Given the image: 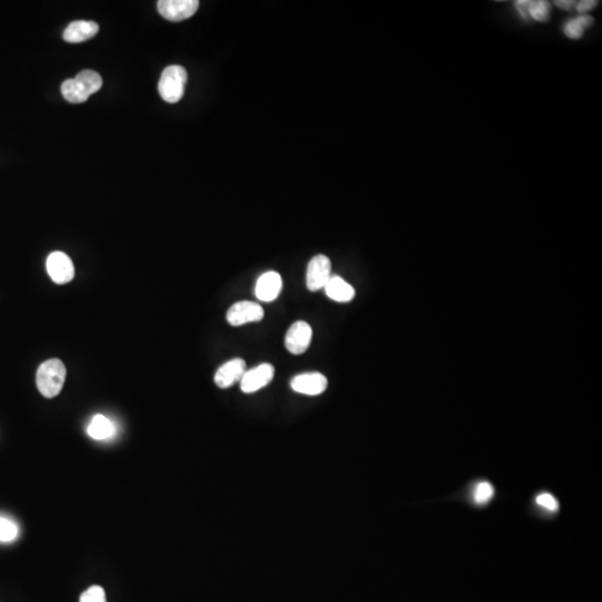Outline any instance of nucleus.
I'll list each match as a JSON object with an SVG mask.
<instances>
[{
    "mask_svg": "<svg viewBox=\"0 0 602 602\" xmlns=\"http://www.w3.org/2000/svg\"><path fill=\"white\" fill-rule=\"evenodd\" d=\"M103 80L100 74L92 69H85L77 74L74 78L65 80L61 86L65 100L73 104L84 103L91 95L100 91Z\"/></svg>",
    "mask_w": 602,
    "mask_h": 602,
    "instance_id": "1",
    "label": "nucleus"
},
{
    "mask_svg": "<svg viewBox=\"0 0 602 602\" xmlns=\"http://www.w3.org/2000/svg\"><path fill=\"white\" fill-rule=\"evenodd\" d=\"M66 379V367L62 361L54 358L43 363L36 374V384L43 396L54 398L62 391Z\"/></svg>",
    "mask_w": 602,
    "mask_h": 602,
    "instance_id": "2",
    "label": "nucleus"
},
{
    "mask_svg": "<svg viewBox=\"0 0 602 602\" xmlns=\"http://www.w3.org/2000/svg\"><path fill=\"white\" fill-rule=\"evenodd\" d=\"M188 73L179 65H171L162 72L159 82V93L168 103H178L184 94Z\"/></svg>",
    "mask_w": 602,
    "mask_h": 602,
    "instance_id": "3",
    "label": "nucleus"
},
{
    "mask_svg": "<svg viewBox=\"0 0 602 602\" xmlns=\"http://www.w3.org/2000/svg\"><path fill=\"white\" fill-rule=\"evenodd\" d=\"M332 262L328 257L317 255L309 261L305 275L307 288L310 291H318L325 288L327 282L332 277Z\"/></svg>",
    "mask_w": 602,
    "mask_h": 602,
    "instance_id": "4",
    "label": "nucleus"
},
{
    "mask_svg": "<svg viewBox=\"0 0 602 602\" xmlns=\"http://www.w3.org/2000/svg\"><path fill=\"white\" fill-rule=\"evenodd\" d=\"M265 316L264 309L253 301H239L230 307L226 312V321L233 327L242 326L244 323L262 321Z\"/></svg>",
    "mask_w": 602,
    "mask_h": 602,
    "instance_id": "5",
    "label": "nucleus"
},
{
    "mask_svg": "<svg viewBox=\"0 0 602 602\" xmlns=\"http://www.w3.org/2000/svg\"><path fill=\"white\" fill-rule=\"evenodd\" d=\"M199 5L197 0H160L158 10L168 21H182L192 17Z\"/></svg>",
    "mask_w": 602,
    "mask_h": 602,
    "instance_id": "6",
    "label": "nucleus"
},
{
    "mask_svg": "<svg viewBox=\"0 0 602 602\" xmlns=\"http://www.w3.org/2000/svg\"><path fill=\"white\" fill-rule=\"evenodd\" d=\"M46 267L52 280L58 285L67 283L73 280L75 276V268L72 259L66 253L61 251L50 253L46 262Z\"/></svg>",
    "mask_w": 602,
    "mask_h": 602,
    "instance_id": "7",
    "label": "nucleus"
},
{
    "mask_svg": "<svg viewBox=\"0 0 602 602\" xmlns=\"http://www.w3.org/2000/svg\"><path fill=\"white\" fill-rule=\"evenodd\" d=\"M312 330L305 321L292 323L285 338L286 348L289 353L301 355L308 350L312 343Z\"/></svg>",
    "mask_w": 602,
    "mask_h": 602,
    "instance_id": "8",
    "label": "nucleus"
},
{
    "mask_svg": "<svg viewBox=\"0 0 602 602\" xmlns=\"http://www.w3.org/2000/svg\"><path fill=\"white\" fill-rule=\"evenodd\" d=\"M275 376V367L269 363H264L252 369L248 370L241 379V391L246 394L256 393L270 384Z\"/></svg>",
    "mask_w": 602,
    "mask_h": 602,
    "instance_id": "9",
    "label": "nucleus"
},
{
    "mask_svg": "<svg viewBox=\"0 0 602 602\" xmlns=\"http://www.w3.org/2000/svg\"><path fill=\"white\" fill-rule=\"evenodd\" d=\"M290 386L297 393L317 396L326 391L328 379L321 373H303L291 379Z\"/></svg>",
    "mask_w": 602,
    "mask_h": 602,
    "instance_id": "10",
    "label": "nucleus"
},
{
    "mask_svg": "<svg viewBox=\"0 0 602 602\" xmlns=\"http://www.w3.org/2000/svg\"><path fill=\"white\" fill-rule=\"evenodd\" d=\"M246 372H247V365L244 359L235 358L226 361L215 373V385L222 389L231 387L235 383L241 382Z\"/></svg>",
    "mask_w": 602,
    "mask_h": 602,
    "instance_id": "11",
    "label": "nucleus"
},
{
    "mask_svg": "<svg viewBox=\"0 0 602 602\" xmlns=\"http://www.w3.org/2000/svg\"><path fill=\"white\" fill-rule=\"evenodd\" d=\"M282 289V279L276 271H268L259 277L256 285V297L265 303L277 299Z\"/></svg>",
    "mask_w": 602,
    "mask_h": 602,
    "instance_id": "12",
    "label": "nucleus"
},
{
    "mask_svg": "<svg viewBox=\"0 0 602 602\" xmlns=\"http://www.w3.org/2000/svg\"><path fill=\"white\" fill-rule=\"evenodd\" d=\"M100 30V26L95 21H77L68 25L63 34V39L66 43H83L93 39Z\"/></svg>",
    "mask_w": 602,
    "mask_h": 602,
    "instance_id": "13",
    "label": "nucleus"
},
{
    "mask_svg": "<svg viewBox=\"0 0 602 602\" xmlns=\"http://www.w3.org/2000/svg\"><path fill=\"white\" fill-rule=\"evenodd\" d=\"M515 8L523 19L533 18L535 21H546L550 16V3L548 1H530V0H519L515 1Z\"/></svg>",
    "mask_w": 602,
    "mask_h": 602,
    "instance_id": "14",
    "label": "nucleus"
},
{
    "mask_svg": "<svg viewBox=\"0 0 602 602\" xmlns=\"http://www.w3.org/2000/svg\"><path fill=\"white\" fill-rule=\"evenodd\" d=\"M326 294L337 303H350L355 297V289L339 276H332L325 286Z\"/></svg>",
    "mask_w": 602,
    "mask_h": 602,
    "instance_id": "15",
    "label": "nucleus"
},
{
    "mask_svg": "<svg viewBox=\"0 0 602 602\" xmlns=\"http://www.w3.org/2000/svg\"><path fill=\"white\" fill-rule=\"evenodd\" d=\"M87 433L92 438L102 441L114 434V425L104 415H95L87 427Z\"/></svg>",
    "mask_w": 602,
    "mask_h": 602,
    "instance_id": "16",
    "label": "nucleus"
},
{
    "mask_svg": "<svg viewBox=\"0 0 602 602\" xmlns=\"http://www.w3.org/2000/svg\"><path fill=\"white\" fill-rule=\"evenodd\" d=\"M594 24V18L590 15H579L564 25V35L571 39H581L585 28Z\"/></svg>",
    "mask_w": 602,
    "mask_h": 602,
    "instance_id": "17",
    "label": "nucleus"
},
{
    "mask_svg": "<svg viewBox=\"0 0 602 602\" xmlns=\"http://www.w3.org/2000/svg\"><path fill=\"white\" fill-rule=\"evenodd\" d=\"M493 497L494 488L490 482H479L474 486L473 502L475 503L476 506H485V504H488L491 499H493Z\"/></svg>",
    "mask_w": 602,
    "mask_h": 602,
    "instance_id": "18",
    "label": "nucleus"
},
{
    "mask_svg": "<svg viewBox=\"0 0 602 602\" xmlns=\"http://www.w3.org/2000/svg\"><path fill=\"white\" fill-rule=\"evenodd\" d=\"M17 526L12 521L7 520L5 517H0V541L3 542L12 541L17 537Z\"/></svg>",
    "mask_w": 602,
    "mask_h": 602,
    "instance_id": "19",
    "label": "nucleus"
},
{
    "mask_svg": "<svg viewBox=\"0 0 602 602\" xmlns=\"http://www.w3.org/2000/svg\"><path fill=\"white\" fill-rule=\"evenodd\" d=\"M80 602H106L105 591L100 585H92L83 592Z\"/></svg>",
    "mask_w": 602,
    "mask_h": 602,
    "instance_id": "20",
    "label": "nucleus"
},
{
    "mask_svg": "<svg viewBox=\"0 0 602 602\" xmlns=\"http://www.w3.org/2000/svg\"><path fill=\"white\" fill-rule=\"evenodd\" d=\"M535 502L546 511L557 512L559 510L558 499H555L552 494L546 492L539 494L538 497H535Z\"/></svg>",
    "mask_w": 602,
    "mask_h": 602,
    "instance_id": "21",
    "label": "nucleus"
},
{
    "mask_svg": "<svg viewBox=\"0 0 602 602\" xmlns=\"http://www.w3.org/2000/svg\"><path fill=\"white\" fill-rule=\"evenodd\" d=\"M598 5V1L596 0H583L577 5V12L581 15H585V12H590L592 9L596 8Z\"/></svg>",
    "mask_w": 602,
    "mask_h": 602,
    "instance_id": "22",
    "label": "nucleus"
},
{
    "mask_svg": "<svg viewBox=\"0 0 602 602\" xmlns=\"http://www.w3.org/2000/svg\"><path fill=\"white\" fill-rule=\"evenodd\" d=\"M555 6L559 7V8L566 9V10H570L572 8L574 3L573 1H570V0H560V1H555Z\"/></svg>",
    "mask_w": 602,
    "mask_h": 602,
    "instance_id": "23",
    "label": "nucleus"
}]
</instances>
